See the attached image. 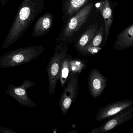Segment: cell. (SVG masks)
Here are the masks:
<instances>
[{
    "label": "cell",
    "mask_w": 133,
    "mask_h": 133,
    "mask_svg": "<svg viewBox=\"0 0 133 133\" xmlns=\"http://www.w3.org/2000/svg\"><path fill=\"white\" fill-rule=\"evenodd\" d=\"M87 60L81 58H71L70 62V74L67 81L70 80L72 76L80 74L87 67ZM66 81V82H67Z\"/></svg>",
    "instance_id": "cell-16"
},
{
    "label": "cell",
    "mask_w": 133,
    "mask_h": 133,
    "mask_svg": "<svg viewBox=\"0 0 133 133\" xmlns=\"http://www.w3.org/2000/svg\"><path fill=\"white\" fill-rule=\"evenodd\" d=\"M67 52V45L58 44L56 46L53 55L50 60L47 67L50 95H52L55 92L57 82L59 78L61 64Z\"/></svg>",
    "instance_id": "cell-4"
},
{
    "label": "cell",
    "mask_w": 133,
    "mask_h": 133,
    "mask_svg": "<svg viewBox=\"0 0 133 133\" xmlns=\"http://www.w3.org/2000/svg\"><path fill=\"white\" fill-rule=\"evenodd\" d=\"M133 105V100L131 99H123L110 103L98 110L95 120L98 121H102Z\"/></svg>",
    "instance_id": "cell-8"
},
{
    "label": "cell",
    "mask_w": 133,
    "mask_h": 133,
    "mask_svg": "<svg viewBox=\"0 0 133 133\" xmlns=\"http://www.w3.org/2000/svg\"><path fill=\"white\" fill-rule=\"evenodd\" d=\"M8 0H0V3H1V6L3 7Z\"/></svg>",
    "instance_id": "cell-19"
},
{
    "label": "cell",
    "mask_w": 133,
    "mask_h": 133,
    "mask_svg": "<svg viewBox=\"0 0 133 133\" xmlns=\"http://www.w3.org/2000/svg\"><path fill=\"white\" fill-rule=\"evenodd\" d=\"M44 8V0H22L14 21L3 43L2 49L16 43Z\"/></svg>",
    "instance_id": "cell-1"
},
{
    "label": "cell",
    "mask_w": 133,
    "mask_h": 133,
    "mask_svg": "<svg viewBox=\"0 0 133 133\" xmlns=\"http://www.w3.org/2000/svg\"><path fill=\"white\" fill-rule=\"evenodd\" d=\"M107 79L97 69L90 71L88 77V88L90 95L93 98L100 96L106 88Z\"/></svg>",
    "instance_id": "cell-9"
},
{
    "label": "cell",
    "mask_w": 133,
    "mask_h": 133,
    "mask_svg": "<svg viewBox=\"0 0 133 133\" xmlns=\"http://www.w3.org/2000/svg\"><path fill=\"white\" fill-rule=\"evenodd\" d=\"M53 16L50 13H46L39 17L33 27L32 37L39 38L46 34L52 25Z\"/></svg>",
    "instance_id": "cell-10"
},
{
    "label": "cell",
    "mask_w": 133,
    "mask_h": 133,
    "mask_svg": "<svg viewBox=\"0 0 133 133\" xmlns=\"http://www.w3.org/2000/svg\"><path fill=\"white\" fill-rule=\"evenodd\" d=\"M35 83L33 82L25 79L18 86L10 84L5 93L16 100L21 106L31 108H36V103L29 98L27 92L28 89L35 87Z\"/></svg>",
    "instance_id": "cell-5"
},
{
    "label": "cell",
    "mask_w": 133,
    "mask_h": 133,
    "mask_svg": "<svg viewBox=\"0 0 133 133\" xmlns=\"http://www.w3.org/2000/svg\"><path fill=\"white\" fill-rule=\"evenodd\" d=\"M133 117V107L131 106L110 117L102 125L93 128L91 133H106L118 127Z\"/></svg>",
    "instance_id": "cell-7"
},
{
    "label": "cell",
    "mask_w": 133,
    "mask_h": 133,
    "mask_svg": "<svg viewBox=\"0 0 133 133\" xmlns=\"http://www.w3.org/2000/svg\"><path fill=\"white\" fill-rule=\"evenodd\" d=\"M45 49L44 46L36 45L9 51L0 56V69L28 63L39 57Z\"/></svg>",
    "instance_id": "cell-2"
},
{
    "label": "cell",
    "mask_w": 133,
    "mask_h": 133,
    "mask_svg": "<svg viewBox=\"0 0 133 133\" xmlns=\"http://www.w3.org/2000/svg\"><path fill=\"white\" fill-rule=\"evenodd\" d=\"M98 8L102 14L105 23V39L103 44L108 39L110 29L113 22L112 13L109 0H102L98 3Z\"/></svg>",
    "instance_id": "cell-13"
},
{
    "label": "cell",
    "mask_w": 133,
    "mask_h": 133,
    "mask_svg": "<svg viewBox=\"0 0 133 133\" xmlns=\"http://www.w3.org/2000/svg\"><path fill=\"white\" fill-rule=\"evenodd\" d=\"M3 128L1 127V126H0V133H2V130Z\"/></svg>",
    "instance_id": "cell-20"
},
{
    "label": "cell",
    "mask_w": 133,
    "mask_h": 133,
    "mask_svg": "<svg viewBox=\"0 0 133 133\" xmlns=\"http://www.w3.org/2000/svg\"><path fill=\"white\" fill-rule=\"evenodd\" d=\"M103 26H101L96 32L92 40L85 48V57L94 55L101 50L100 46L103 41Z\"/></svg>",
    "instance_id": "cell-15"
},
{
    "label": "cell",
    "mask_w": 133,
    "mask_h": 133,
    "mask_svg": "<svg viewBox=\"0 0 133 133\" xmlns=\"http://www.w3.org/2000/svg\"><path fill=\"white\" fill-rule=\"evenodd\" d=\"M98 29L97 25L94 24L90 26L81 36L75 45V49L80 54L85 57V50L95 36Z\"/></svg>",
    "instance_id": "cell-14"
},
{
    "label": "cell",
    "mask_w": 133,
    "mask_h": 133,
    "mask_svg": "<svg viewBox=\"0 0 133 133\" xmlns=\"http://www.w3.org/2000/svg\"><path fill=\"white\" fill-rule=\"evenodd\" d=\"M94 4L90 3L85 5L76 14L68 19L64 25L57 42L61 45H66L72 42V36L87 22Z\"/></svg>",
    "instance_id": "cell-3"
},
{
    "label": "cell",
    "mask_w": 133,
    "mask_h": 133,
    "mask_svg": "<svg viewBox=\"0 0 133 133\" xmlns=\"http://www.w3.org/2000/svg\"><path fill=\"white\" fill-rule=\"evenodd\" d=\"M89 0H62L64 19L66 20L74 15L86 4Z\"/></svg>",
    "instance_id": "cell-12"
},
{
    "label": "cell",
    "mask_w": 133,
    "mask_h": 133,
    "mask_svg": "<svg viewBox=\"0 0 133 133\" xmlns=\"http://www.w3.org/2000/svg\"><path fill=\"white\" fill-rule=\"evenodd\" d=\"M77 74L72 76L66 83L63 92L60 99L59 105L63 114L65 115L73 103H74L77 97L78 89V76Z\"/></svg>",
    "instance_id": "cell-6"
},
{
    "label": "cell",
    "mask_w": 133,
    "mask_h": 133,
    "mask_svg": "<svg viewBox=\"0 0 133 133\" xmlns=\"http://www.w3.org/2000/svg\"><path fill=\"white\" fill-rule=\"evenodd\" d=\"M2 133H16V132L11 129L4 127L2 128Z\"/></svg>",
    "instance_id": "cell-18"
},
{
    "label": "cell",
    "mask_w": 133,
    "mask_h": 133,
    "mask_svg": "<svg viewBox=\"0 0 133 133\" xmlns=\"http://www.w3.org/2000/svg\"><path fill=\"white\" fill-rule=\"evenodd\" d=\"M72 57V56L67 53L61 64L59 80L61 86L64 88L66 86L67 80L70 74V62Z\"/></svg>",
    "instance_id": "cell-17"
},
{
    "label": "cell",
    "mask_w": 133,
    "mask_h": 133,
    "mask_svg": "<svg viewBox=\"0 0 133 133\" xmlns=\"http://www.w3.org/2000/svg\"><path fill=\"white\" fill-rule=\"evenodd\" d=\"M133 46V25L131 24L117 35L114 47L117 50H122Z\"/></svg>",
    "instance_id": "cell-11"
}]
</instances>
